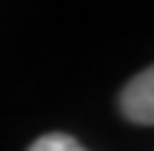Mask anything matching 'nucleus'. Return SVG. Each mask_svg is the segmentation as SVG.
Here are the masks:
<instances>
[{"mask_svg":"<svg viewBox=\"0 0 154 151\" xmlns=\"http://www.w3.org/2000/svg\"><path fill=\"white\" fill-rule=\"evenodd\" d=\"M30 151H85L72 135H62V131H53V135H43L30 145Z\"/></svg>","mask_w":154,"mask_h":151,"instance_id":"obj_2","label":"nucleus"},{"mask_svg":"<svg viewBox=\"0 0 154 151\" xmlns=\"http://www.w3.org/2000/svg\"><path fill=\"white\" fill-rule=\"evenodd\" d=\"M118 109L134 125H151L154 121V69H141L122 89Z\"/></svg>","mask_w":154,"mask_h":151,"instance_id":"obj_1","label":"nucleus"}]
</instances>
